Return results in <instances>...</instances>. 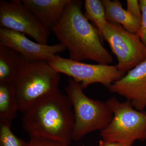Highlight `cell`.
Returning a JSON list of instances; mask_svg holds the SVG:
<instances>
[{"mask_svg": "<svg viewBox=\"0 0 146 146\" xmlns=\"http://www.w3.org/2000/svg\"><path fill=\"white\" fill-rule=\"evenodd\" d=\"M82 5V1L70 0L61 19L50 31L68 49L71 60L109 65L113 61L112 55L103 45L98 29L84 16Z\"/></svg>", "mask_w": 146, "mask_h": 146, "instance_id": "6da1fadb", "label": "cell"}, {"mask_svg": "<svg viewBox=\"0 0 146 146\" xmlns=\"http://www.w3.org/2000/svg\"><path fill=\"white\" fill-rule=\"evenodd\" d=\"M74 115L67 96L59 90L35 104L23 113L22 127L31 137L58 141L70 146Z\"/></svg>", "mask_w": 146, "mask_h": 146, "instance_id": "7a4b0ae2", "label": "cell"}, {"mask_svg": "<svg viewBox=\"0 0 146 146\" xmlns=\"http://www.w3.org/2000/svg\"><path fill=\"white\" fill-rule=\"evenodd\" d=\"M60 74L48 61L31 62L25 59L13 83L19 111L23 113L59 90Z\"/></svg>", "mask_w": 146, "mask_h": 146, "instance_id": "3957f363", "label": "cell"}, {"mask_svg": "<svg viewBox=\"0 0 146 146\" xmlns=\"http://www.w3.org/2000/svg\"><path fill=\"white\" fill-rule=\"evenodd\" d=\"M65 91L74 115L72 141H80L88 133L101 131L109 125L113 114L107 102L89 98L80 84L71 78Z\"/></svg>", "mask_w": 146, "mask_h": 146, "instance_id": "277c9868", "label": "cell"}, {"mask_svg": "<svg viewBox=\"0 0 146 146\" xmlns=\"http://www.w3.org/2000/svg\"><path fill=\"white\" fill-rule=\"evenodd\" d=\"M113 112L109 125L100 131L105 141L133 145L137 140L146 141V112L135 109L130 102H121L115 97L108 100Z\"/></svg>", "mask_w": 146, "mask_h": 146, "instance_id": "5b68a950", "label": "cell"}, {"mask_svg": "<svg viewBox=\"0 0 146 146\" xmlns=\"http://www.w3.org/2000/svg\"><path fill=\"white\" fill-rule=\"evenodd\" d=\"M101 38L106 41L118 60V70L126 74L146 60V46L137 35L119 24L107 21L98 28Z\"/></svg>", "mask_w": 146, "mask_h": 146, "instance_id": "8992f818", "label": "cell"}, {"mask_svg": "<svg viewBox=\"0 0 146 146\" xmlns=\"http://www.w3.org/2000/svg\"><path fill=\"white\" fill-rule=\"evenodd\" d=\"M48 62L56 72L70 77L79 84L83 89L95 83L101 84L108 89L113 82L125 74L118 70L116 65L88 64L58 55Z\"/></svg>", "mask_w": 146, "mask_h": 146, "instance_id": "52a82bcc", "label": "cell"}, {"mask_svg": "<svg viewBox=\"0 0 146 146\" xmlns=\"http://www.w3.org/2000/svg\"><path fill=\"white\" fill-rule=\"evenodd\" d=\"M0 26L28 35L39 44H48L50 31L22 1H0Z\"/></svg>", "mask_w": 146, "mask_h": 146, "instance_id": "ba28073f", "label": "cell"}, {"mask_svg": "<svg viewBox=\"0 0 146 146\" xmlns=\"http://www.w3.org/2000/svg\"><path fill=\"white\" fill-rule=\"evenodd\" d=\"M0 45L12 49L25 60L31 62L48 61L57 54L66 49L60 43L42 44L31 41L25 35L2 27L0 28Z\"/></svg>", "mask_w": 146, "mask_h": 146, "instance_id": "9c48e42d", "label": "cell"}, {"mask_svg": "<svg viewBox=\"0 0 146 146\" xmlns=\"http://www.w3.org/2000/svg\"><path fill=\"white\" fill-rule=\"evenodd\" d=\"M108 90L124 97L135 109L146 107V60L112 84Z\"/></svg>", "mask_w": 146, "mask_h": 146, "instance_id": "30bf717a", "label": "cell"}, {"mask_svg": "<svg viewBox=\"0 0 146 146\" xmlns=\"http://www.w3.org/2000/svg\"><path fill=\"white\" fill-rule=\"evenodd\" d=\"M70 0H22V2L50 31L58 23Z\"/></svg>", "mask_w": 146, "mask_h": 146, "instance_id": "8fae6325", "label": "cell"}, {"mask_svg": "<svg viewBox=\"0 0 146 146\" xmlns=\"http://www.w3.org/2000/svg\"><path fill=\"white\" fill-rule=\"evenodd\" d=\"M102 1L104 7L107 21L119 24L127 31L137 35L141 27V22L123 8L120 1L102 0Z\"/></svg>", "mask_w": 146, "mask_h": 146, "instance_id": "7c38bea8", "label": "cell"}, {"mask_svg": "<svg viewBox=\"0 0 146 146\" xmlns=\"http://www.w3.org/2000/svg\"><path fill=\"white\" fill-rule=\"evenodd\" d=\"M24 60L16 51L0 45V84L13 83Z\"/></svg>", "mask_w": 146, "mask_h": 146, "instance_id": "4fadbf2b", "label": "cell"}, {"mask_svg": "<svg viewBox=\"0 0 146 146\" xmlns=\"http://www.w3.org/2000/svg\"><path fill=\"white\" fill-rule=\"evenodd\" d=\"M18 110L13 83L0 84V121L11 125Z\"/></svg>", "mask_w": 146, "mask_h": 146, "instance_id": "5bb4252c", "label": "cell"}, {"mask_svg": "<svg viewBox=\"0 0 146 146\" xmlns=\"http://www.w3.org/2000/svg\"><path fill=\"white\" fill-rule=\"evenodd\" d=\"M84 15L88 21L94 22L97 28L107 23L105 10L102 1L85 0Z\"/></svg>", "mask_w": 146, "mask_h": 146, "instance_id": "9a60e30c", "label": "cell"}, {"mask_svg": "<svg viewBox=\"0 0 146 146\" xmlns=\"http://www.w3.org/2000/svg\"><path fill=\"white\" fill-rule=\"evenodd\" d=\"M11 125L7 123L0 121V146H27V143L12 132Z\"/></svg>", "mask_w": 146, "mask_h": 146, "instance_id": "2e32d148", "label": "cell"}, {"mask_svg": "<svg viewBox=\"0 0 146 146\" xmlns=\"http://www.w3.org/2000/svg\"><path fill=\"white\" fill-rule=\"evenodd\" d=\"M140 7L142 12L141 27L137 36L146 46V0H140Z\"/></svg>", "mask_w": 146, "mask_h": 146, "instance_id": "e0dca14e", "label": "cell"}, {"mask_svg": "<svg viewBox=\"0 0 146 146\" xmlns=\"http://www.w3.org/2000/svg\"><path fill=\"white\" fill-rule=\"evenodd\" d=\"M27 146H65L63 144L48 138L31 137Z\"/></svg>", "mask_w": 146, "mask_h": 146, "instance_id": "ac0fdd59", "label": "cell"}, {"mask_svg": "<svg viewBox=\"0 0 146 146\" xmlns=\"http://www.w3.org/2000/svg\"><path fill=\"white\" fill-rule=\"evenodd\" d=\"M127 9L128 11L134 17H136L141 22L142 19V12L140 3L138 0H127L126 1Z\"/></svg>", "mask_w": 146, "mask_h": 146, "instance_id": "d6986e66", "label": "cell"}, {"mask_svg": "<svg viewBox=\"0 0 146 146\" xmlns=\"http://www.w3.org/2000/svg\"><path fill=\"white\" fill-rule=\"evenodd\" d=\"M125 144L118 142L105 141L102 139L99 141L98 146H124Z\"/></svg>", "mask_w": 146, "mask_h": 146, "instance_id": "ffe728a7", "label": "cell"}, {"mask_svg": "<svg viewBox=\"0 0 146 146\" xmlns=\"http://www.w3.org/2000/svg\"><path fill=\"white\" fill-rule=\"evenodd\" d=\"M132 145H130V144H125L124 146H132Z\"/></svg>", "mask_w": 146, "mask_h": 146, "instance_id": "44dd1931", "label": "cell"}, {"mask_svg": "<svg viewBox=\"0 0 146 146\" xmlns=\"http://www.w3.org/2000/svg\"><path fill=\"white\" fill-rule=\"evenodd\" d=\"M82 146H84V145H82Z\"/></svg>", "mask_w": 146, "mask_h": 146, "instance_id": "7402d4cb", "label": "cell"}]
</instances>
